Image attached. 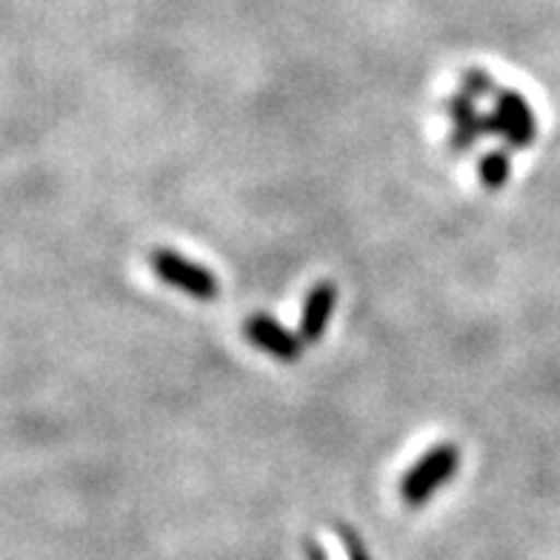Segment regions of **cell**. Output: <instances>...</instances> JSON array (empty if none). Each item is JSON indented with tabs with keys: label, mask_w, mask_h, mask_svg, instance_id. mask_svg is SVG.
<instances>
[{
	"label": "cell",
	"mask_w": 560,
	"mask_h": 560,
	"mask_svg": "<svg viewBox=\"0 0 560 560\" xmlns=\"http://www.w3.org/2000/svg\"><path fill=\"white\" fill-rule=\"evenodd\" d=\"M457 466H460V450L452 446V443H438L435 450L423 452L418 457V464L404 475V480H400V498L409 506L427 503L457 472Z\"/></svg>",
	"instance_id": "6da1fadb"
},
{
	"label": "cell",
	"mask_w": 560,
	"mask_h": 560,
	"mask_svg": "<svg viewBox=\"0 0 560 560\" xmlns=\"http://www.w3.org/2000/svg\"><path fill=\"white\" fill-rule=\"evenodd\" d=\"M149 266L152 272L166 283V287L184 292V295L195 298V301H212L221 292V283L209 272L207 266L192 264L184 255H177L172 249H155L149 255Z\"/></svg>",
	"instance_id": "7a4b0ae2"
},
{
	"label": "cell",
	"mask_w": 560,
	"mask_h": 560,
	"mask_svg": "<svg viewBox=\"0 0 560 560\" xmlns=\"http://www.w3.org/2000/svg\"><path fill=\"white\" fill-rule=\"evenodd\" d=\"M489 132L503 135L509 147L526 149L535 140L538 124H535V112H532L529 101L521 92L512 89H501L498 101H494V112L487 115Z\"/></svg>",
	"instance_id": "3957f363"
},
{
	"label": "cell",
	"mask_w": 560,
	"mask_h": 560,
	"mask_svg": "<svg viewBox=\"0 0 560 560\" xmlns=\"http://www.w3.org/2000/svg\"><path fill=\"white\" fill-rule=\"evenodd\" d=\"M246 340H252L260 352L272 354L278 361H298L301 358L303 338L292 335L287 326H280L269 315H252L244 324Z\"/></svg>",
	"instance_id": "277c9868"
},
{
	"label": "cell",
	"mask_w": 560,
	"mask_h": 560,
	"mask_svg": "<svg viewBox=\"0 0 560 560\" xmlns=\"http://www.w3.org/2000/svg\"><path fill=\"white\" fill-rule=\"evenodd\" d=\"M450 118H452V147L455 149H469L480 135L489 132V120L487 115H480L478 106L469 95H460L452 97L450 104Z\"/></svg>",
	"instance_id": "5b68a950"
},
{
	"label": "cell",
	"mask_w": 560,
	"mask_h": 560,
	"mask_svg": "<svg viewBox=\"0 0 560 560\" xmlns=\"http://www.w3.org/2000/svg\"><path fill=\"white\" fill-rule=\"evenodd\" d=\"M335 301H338V292H335L332 283H317L312 289L301 312V338L306 343H315V340L324 338L326 324H329V317L335 312Z\"/></svg>",
	"instance_id": "8992f818"
},
{
	"label": "cell",
	"mask_w": 560,
	"mask_h": 560,
	"mask_svg": "<svg viewBox=\"0 0 560 560\" xmlns=\"http://www.w3.org/2000/svg\"><path fill=\"white\" fill-rule=\"evenodd\" d=\"M480 180L487 189H501L509 180V158L503 152H492L480 161Z\"/></svg>",
	"instance_id": "52a82bcc"
},
{
	"label": "cell",
	"mask_w": 560,
	"mask_h": 560,
	"mask_svg": "<svg viewBox=\"0 0 560 560\" xmlns=\"http://www.w3.org/2000/svg\"><path fill=\"white\" fill-rule=\"evenodd\" d=\"M492 78H489L487 72H469L464 78V95H469L472 101H478V97L489 95L492 92Z\"/></svg>",
	"instance_id": "ba28073f"
}]
</instances>
